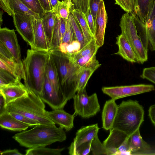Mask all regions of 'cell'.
Wrapping results in <instances>:
<instances>
[{
  "label": "cell",
  "mask_w": 155,
  "mask_h": 155,
  "mask_svg": "<svg viewBox=\"0 0 155 155\" xmlns=\"http://www.w3.org/2000/svg\"><path fill=\"white\" fill-rule=\"evenodd\" d=\"M100 47L97 45L94 37L84 46L74 54L70 59L72 61L98 50Z\"/></svg>",
  "instance_id": "cell-30"
},
{
  "label": "cell",
  "mask_w": 155,
  "mask_h": 155,
  "mask_svg": "<svg viewBox=\"0 0 155 155\" xmlns=\"http://www.w3.org/2000/svg\"><path fill=\"white\" fill-rule=\"evenodd\" d=\"M34 42L31 49L49 52L51 49V45L44 30L41 20L32 17Z\"/></svg>",
  "instance_id": "cell-12"
},
{
  "label": "cell",
  "mask_w": 155,
  "mask_h": 155,
  "mask_svg": "<svg viewBox=\"0 0 155 155\" xmlns=\"http://www.w3.org/2000/svg\"><path fill=\"white\" fill-rule=\"evenodd\" d=\"M0 55L8 59L15 60L13 56L10 51L0 42Z\"/></svg>",
  "instance_id": "cell-47"
},
{
  "label": "cell",
  "mask_w": 155,
  "mask_h": 155,
  "mask_svg": "<svg viewBox=\"0 0 155 155\" xmlns=\"http://www.w3.org/2000/svg\"><path fill=\"white\" fill-rule=\"evenodd\" d=\"M39 97L53 110L64 109L68 101L61 94L54 88L48 79L46 73L42 91Z\"/></svg>",
  "instance_id": "cell-10"
},
{
  "label": "cell",
  "mask_w": 155,
  "mask_h": 155,
  "mask_svg": "<svg viewBox=\"0 0 155 155\" xmlns=\"http://www.w3.org/2000/svg\"><path fill=\"white\" fill-rule=\"evenodd\" d=\"M6 112L5 99L3 95L0 92V115Z\"/></svg>",
  "instance_id": "cell-49"
},
{
  "label": "cell",
  "mask_w": 155,
  "mask_h": 155,
  "mask_svg": "<svg viewBox=\"0 0 155 155\" xmlns=\"http://www.w3.org/2000/svg\"><path fill=\"white\" fill-rule=\"evenodd\" d=\"M68 19L75 36L80 44L81 49L86 45L81 30L78 22L71 12L69 15Z\"/></svg>",
  "instance_id": "cell-33"
},
{
  "label": "cell",
  "mask_w": 155,
  "mask_h": 155,
  "mask_svg": "<svg viewBox=\"0 0 155 155\" xmlns=\"http://www.w3.org/2000/svg\"><path fill=\"white\" fill-rule=\"evenodd\" d=\"M134 20L137 32L142 42L143 46L148 52L149 49L146 25L145 22L141 21L135 13L133 12Z\"/></svg>",
  "instance_id": "cell-31"
},
{
  "label": "cell",
  "mask_w": 155,
  "mask_h": 155,
  "mask_svg": "<svg viewBox=\"0 0 155 155\" xmlns=\"http://www.w3.org/2000/svg\"><path fill=\"white\" fill-rule=\"evenodd\" d=\"M64 148L53 149L40 147L28 148L25 150L26 155H60Z\"/></svg>",
  "instance_id": "cell-29"
},
{
  "label": "cell",
  "mask_w": 155,
  "mask_h": 155,
  "mask_svg": "<svg viewBox=\"0 0 155 155\" xmlns=\"http://www.w3.org/2000/svg\"><path fill=\"white\" fill-rule=\"evenodd\" d=\"M154 0H135V9L134 12L139 19L145 22L149 15Z\"/></svg>",
  "instance_id": "cell-23"
},
{
  "label": "cell",
  "mask_w": 155,
  "mask_h": 155,
  "mask_svg": "<svg viewBox=\"0 0 155 155\" xmlns=\"http://www.w3.org/2000/svg\"><path fill=\"white\" fill-rule=\"evenodd\" d=\"M47 116L55 124L64 128L66 131L71 130L74 126V121L75 113L70 114L65 111L63 109L46 111Z\"/></svg>",
  "instance_id": "cell-16"
},
{
  "label": "cell",
  "mask_w": 155,
  "mask_h": 155,
  "mask_svg": "<svg viewBox=\"0 0 155 155\" xmlns=\"http://www.w3.org/2000/svg\"><path fill=\"white\" fill-rule=\"evenodd\" d=\"M91 141L85 143L75 147H69V154L71 155H87L91 150Z\"/></svg>",
  "instance_id": "cell-37"
},
{
  "label": "cell",
  "mask_w": 155,
  "mask_h": 155,
  "mask_svg": "<svg viewBox=\"0 0 155 155\" xmlns=\"http://www.w3.org/2000/svg\"><path fill=\"white\" fill-rule=\"evenodd\" d=\"M28 91L27 94L8 104L7 112L21 114L41 124H55L47 116L45 105L40 97L32 91Z\"/></svg>",
  "instance_id": "cell-4"
},
{
  "label": "cell",
  "mask_w": 155,
  "mask_h": 155,
  "mask_svg": "<svg viewBox=\"0 0 155 155\" xmlns=\"http://www.w3.org/2000/svg\"><path fill=\"white\" fill-rule=\"evenodd\" d=\"M71 12L78 22L82 32L86 44H88L94 37L91 34L85 16L81 11L72 8Z\"/></svg>",
  "instance_id": "cell-24"
},
{
  "label": "cell",
  "mask_w": 155,
  "mask_h": 155,
  "mask_svg": "<svg viewBox=\"0 0 155 155\" xmlns=\"http://www.w3.org/2000/svg\"><path fill=\"white\" fill-rule=\"evenodd\" d=\"M120 26L121 34L130 44L137 57V62L143 64L148 60V52L144 48L135 25L133 12L122 15Z\"/></svg>",
  "instance_id": "cell-6"
},
{
  "label": "cell",
  "mask_w": 155,
  "mask_h": 155,
  "mask_svg": "<svg viewBox=\"0 0 155 155\" xmlns=\"http://www.w3.org/2000/svg\"><path fill=\"white\" fill-rule=\"evenodd\" d=\"M0 7L9 15L12 16L14 12L10 6L8 0H0Z\"/></svg>",
  "instance_id": "cell-46"
},
{
  "label": "cell",
  "mask_w": 155,
  "mask_h": 155,
  "mask_svg": "<svg viewBox=\"0 0 155 155\" xmlns=\"http://www.w3.org/2000/svg\"><path fill=\"white\" fill-rule=\"evenodd\" d=\"M2 15L3 12L2 10H1L0 12V28H1V26L2 24L3 19H2Z\"/></svg>",
  "instance_id": "cell-55"
},
{
  "label": "cell",
  "mask_w": 155,
  "mask_h": 155,
  "mask_svg": "<svg viewBox=\"0 0 155 155\" xmlns=\"http://www.w3.org/2000/svg\"><path fill=\"white\" fill-rule=\"evenodd\" d=\"M102 0H89V7L94 20L95 23L96 16Z\"/></svg>",
  "instance_id": "cell-44"
},
{
  "label": "cell",
  "mask_w": 155,
  "mask_h": 155,
  "mask_svg": "<svg viewBox=\"0 0 155 155\" xmlns=\"http://www.w3.org/2000/svg\"><path fill=\"white\" fill-rule=\"evenodd\" d=\"M0 127L14 131H21L27 129L29 126L17 119L6 112L0 115Z\"/></svg>",
  "instance_id": "cell-21"
},
{
  "label": "cell",
  "mask_w": 155,
  "mask_h": 155,
  "mask_svg": "<svg viewBox=\"0 0 155 155\" xmlns=\"http://www.w3.org/2000/svg\"><path fill=\"white\" fill-rule=\"evenodd\" d=\"M148 115L151 122L155 126V104L151 105L149 107Z\"/></svg>",
  "instance_id": "cell-52"
},
{
  "label": "cell",
  "mask_w": 155,
  "mask_h": 155,
  "mask_svg": "<svg viewBox=\"0 0 155 155\" xmlns=\"http://www.w3.org/2000/svg\"><path fill=\"white\" fill-rule=\"evenodd\" d=\"M0 87H1L16 83L21 80L17 79L8 72L0 68Z\"/></svg>",
  "instance_id": "cell-40"
},
{
  "label": "cell",
  "mask_w": 155,
  "mask_h": 155,
  "mask_svg": "<svg viewBox=\"0 0 155 155\" xmlns=\"http://www.w3.org/2000/svg\"><path fill=\"white\" fill-rule=\"evenodd\" d=\"M0 42L10 51L15 61L21 64V50L17 37L14 29L0 28Z\"/></svg>",
  "instance_id": "cell-11"
},
{
  "label": "cell",
  "mask_w": 155,
  "mask_h": 155,
  "mask_svg": "<svg viewBox=\"0 0 155 155\" xmlns=\"http://www.w3.org/2000/svg\"><path fill=\"white\" fill-rule=\"evenodd\" d=\"M126 9V12H134L135 9V0H124Z\"/></svg>",
  "instance_id": "cell-48"
},
{
  "label": "cell",
  "mask_w": 155,
  "mask_h": 155,
  "mask_svg": "<svg viewBox=\"0 0 155 155\" xmlns=\"http://www.w3.org/2000/svg\"><path fill=\"white\" fill-rule=\"evenodd\" d=\"M98 50H95L90 54L72 61L75 64L81 68H84L90 65L97 60L96 55Z\"/></svg>",
  "instance_id": "cell-36"
},
{
  "label": "cell",
  "mask_w": 155,
  "mask_h": 155,
  "mask_svg": "<svg viewBox=\"0 0 155 155\" xmlns=\"http://www.w3.org/2000/svg\"><path fill=\"white\" fill-rule=\"evenodd\" d=\"M2 155H22L18 149H8L4 150L0 152Z\"/></svg>",
  "instance_id": "cell-51"
},
{
  "label": "cell",
  "mask_w": 155,
  "mask_h": 155,
  "mask_svg": "<svg viewBox=\"0 0 155 155\" xmlns=\"http://www.w3.org/2000/svg\"><path fill=\"white\" fill-rule=\"evenodd\" d=\"M12 138L21 146L31 148L62 142L67 137L62 127H57L55 124H51L36 125L30 130L15 134Z\"/></svg>",
  "instance_id": "cell-1"
},
{
  "label": "cell",
  "mask_w": 155,
  "mask_h": 155,
  "mask_svg": "<svg viewBox=\"0 0 155 155\" xmlns=\"http://www.w3.org/2000/svg\"><path fill=\"white\" fill-rule=\"evenodd\" d=\"M45 73L48 79L54 88L58 92L61 94L60 90L57 68L50 54L46 67Z\"/></svg>",
  "instance_id": "cell-28"
},
{
  "label": "cell",
  "mask_w": 155,
  "mask_h": 155,
  "mask_svg": "<svg viewBox=\"0 0 155 155\" xmlns=\"http://www.w3.org/2000/svg\"><path fill=\"white\" fill-rule=\"evenodd\" d=\"M57 14L53 10L46 12L41 19L42 26L47 38L50 44Z\"/></svg>",
  "instance_id": "cell-27"
},
{
  "label": "cell",
  "mask_w": 155,
  "mask_h": 155,
  "mask_svg": "<svg viewBox=\"0 0 155 155\" xmlns=\"http://www.w3.org/2000/svg\"><path fill=\"white\" fill-rule=\"evenodd\" d=\"M99 128L97 124L82 127L78 130L69 147H75L91 141L97 135Z\"/></svg>",
  "instance_id": "cell-17"
},
{
  "label": "cell",
  "mask_w": 155,
  "mask_h": 155,
  "mask_svg": "<svg viewBox=\"0 0 155 155\" xmlns=\"http://www.w3.org/2000/svg\"><path fill=\"white\" fill-rule=\"evenodd\" d=\"M128 136L117 129H110L108 136L103 143L106 150L107 155H116L118 149Z\"/></svg>",
  "instance_id": "cell-14"
},
{
  "label": "cell",
  "mask_w": 155,
  "mask_h": 155,
  "mask_svg": "<svg viewBox=\"0 0 155 155\" xmlns=\"http://www.w3.org/2000/svg\"><path fill=\"white\" fill-rule=\"evenodd\" d=\"M91 150L94 155H107L106 149L97 135L91 142Z\"/></svg>",
  "instance_id": "cell-38"
},
{
  "label": "cell",
  "mask_w": 155,
  "mask_h": 155,
  "mask_svg": "<svg viewBox=\"0 0 155 155\" xmlns=\"http://www.w3.org/2000/svg\"><path fill=\"white\" fill-rule=\"evenodd\" d=\"M49 52L57 68L60 92L68 101L76 94L79 74L84 68L75 64L58 50H50Z\"/></svg>",
  "instance_id": "cell-3"
},
{
  "label": "cell",
  "mask_w": 155,
  "mask_h": 155,
  "mask_svg": "<svg viewBox=\"0 0 155 155\" xmlns=\"http://www.w3.org/2000/svg\"><path fill=\"white\" fill-rule=\"evenodd\" d=\"M115 100L111 99L105 102L102 113V127L106 130L112 128L117 115L118 106Z\"/></svg>",
  "instance_id": "cell-18"
},
{
  "label": "cell",
  "mask_w": 155,
  "mask_h": 155,
  "mask_svg": "<svg viewBox=\"0 0 155 155\" xmlns=\"http://www.w3.org/2000/svg\"><path fill=\"white\" fill-rule=\"evenodd\" d=\"M74 113L83 118H89L96 115L100 110L96 93L88 96L86 87L77 91L73 98Z\"/></svg>",
  "instance_id": "cell-7"
},
{
  "label": "cell",
  "mask_w": 155,
  "mask_h": 155,
  "mask_svg": "<svg viewBox=\"0 0 155 155\" xmlns=\"http://www.w3.org/2000/svg\"><path fill=\"white\" fill-rule=\"evenodd\" d=\"M118 106L112 128L117 129L130 136L139 129L143 121V107L138 101L131 100L123 101Z\"/></svg>",
  "instance_id": "cell-5"
},
{
  "label": "cell",
  "mask_w": 155,
  "mask_h": 155,
  "mask_svg": "<svg viewBox=\"0 0 155 155\" xmlns=\"http://www.w3.org/2000/svg\"><path fill=\"white\" fill-rule=\"evenodd\" d=\"M28 92V89L21 81L0 87V92L5 98L6 105L27 94Z\"/></svg>",
  "instance_id": "cell-15"
},
{
  "label": "cell",
  "mask_w": 155,
  "mask_h": 155,
  "mask_svg": "<svg viewBox=\"0 0 155 155\" xmlns=\"http://www.w3.org/2000/svg\"><path fill=\"white\" fill-rule=\"evenodd\" d=\"M84 15L91 32L94 37L95 31V23L90 8Z\"/></svg>",
  "instance_id": "cell-45"
},
{
  "label": "cell",
  "mask_w": 155,
  "mask_h": 155,
  "mask_svg": "<svg viewBox=\"0 0 155 155\" xmlns=\"http://www.w3.org/2000/svg\"><path fill=\"white\" fill-rule=\"evenodd\" d=\"M128 140L131 155L140 154L150 150V145L142 139L139 129L130 136Z\"/></svg>",
  "instance_id": "cell-22"
},
{
  "label": "cell",
  "mask_w": 155,
  "mask_h": 155,
  "mask_svg": "<svg viewBox=\"0 0 155 155\" xmlns=\"http://www.w3.org/2000/svg\"><path fill=\"white\" fill-rule=\"evenodd\" d=\"M107 18L105 4L103 0H102L96 16L94 36L96 43L100 47L102 46L104 44Z\"/></svg>",
  "instance_id": "cell-13"
},
{
  "label": "cell",
  "mask_w": 155,
  "mask_h": 155,
  "mask_svg": "<svg viewBox=\"0 0 155 155\" xmlns=\"http://www.w3.org/2000/svg\"><path fill=\"white\" fill-rule=\"evenodd\" d=\"M154 86L151 84H140L128 86L103 87V93L115 100L124 97L153 91Z\"/></svg>",
  "instance_id": "cell-8"
},
{
  "label": "cell",
  "mask_w": 155,
  "mask_h": 155,
  "mask_svg": "<svg viewBox=\"0 0 155 155\" xmlns=\"http://www.w3.org/2000/svg\"><path fill=\"white\" fill-rule=\"evenodd\" d=\"M116 44L118 46V50L115 54L120 55L130 62H137V57L133 49L122 34L116 37Z\"/></svg>",
  "instance_id": "cell-20"
},
{
  "label": "cell",
  "mask_w": 155,
  "mask_h": 155,
  "mask_svg": "<svg viewBox=\"0 0 155 155\" xmlns=\"http://www.w3.org/2000/svg\"><path fill=\"white\" fill-rule=\"evenodd\" d=\"M149 43V49L155 51V0L148 18L145 22Z\"/></svg>",
  "instance_id": "cell-25"
},
{
  "label": "cell",
  "mask_w": 155,
  "mask_h": 155,
  "mask_svg": "<svg viewBox=\"0 0 155 155\" xmlns=\"http://www.w3.org/2000/svg\"><path fill=\"white\" fill-rule=\"evenodd\" d=\"M140 77L155 84V67H152L144 68Z\"/></svg>",
  "instance_id": "cell-42"
},
{
  "label": "cell",
  "mask_w": 155,
  "mask_h": 155,
  "mask_svg": "<svg viewBox=\"0 0 155 155\" xmlns=\"http://www.w3.org/2000/svg\"><path fill=\"white\" fill-rule=\"evenodd\" d=\"M52 10L54 9L59 3V0H49Z\"/></svg>",
  "instance_id": "cell-54"
},
{
  "label": "cell",
  "mask_w": 155,
  "mask_h": 155,
  "mask_svg": "<svg viewBox=\"0 0 155 155\" xmlns=\"http://www.w3.org/2000/svg\"><path fill=\"white\" fill-rule=\"evenodd\" d=\"M61 1H66V0H61Z\"/></svg>",
  "instance_id": "cell-56"
},
{
  "label": "cell",
  "mask_w": 155,
  "mask_h": 155,
  "mask_svg": "<svg viewBox=\"0 0 155 155\" xmlns=\"http://www.w3.org/2000/svg\"><path fill=\"white\" fill-rule=\"evenodd\" d=\"M12 16L16 31L32 48L34 42L32 22L33 16L17 11H14Z\"/></svg>",
  "instance_id": "cell-9"
},
{
  "label": "cell",
  "mask_w": 155,
  "mask_h": 155,
  "mask_svg": "<svg viewBox=\"0 0 155 155\" xmlns=\"http://www.w3.org/2000/svg\"><path fill=\"white\" fill-rule=\"evenodd\" d=\"M76 8L85 14L90 8L89 0H72Z\"/></svg>",
  "instance_id": "cell-43"
},
{
  "label": "cell",
  "mask_w": 155,
  "mask_h": 155,
  "mask_svg": "<svg viewBox=\"0 0 155 155\" xmlns=\"http://www.w3.org/2000/svg\"><path fill=\"white\" fill-rule=\"evenodd\" d=\"M39 1L42 7L46 12L52 10L49 0H39Z\"/></svg>",
  "instance_id": "cell-50"
},
{
  "label": "cell",
  "mask_w": 155,
  "mask_h": 155,
  "mask_svg": "<svg viewBox=\"0 0 155 155\" xmlns=\"http://www.w3.org/2000/svg\"><path fill=\"white\" fill-rule=\"evenodd\" d=\"M101 65L98 60L92 64L84 68L80 71L78 83L77 91L86 87L90 78Z\"/></svg>",
  "instance_id": "cell-26"
},
{
  "label": "cell",
  "mask_w": 155,
  "mask_h": 155,
  "mask_svg": "<svg viewBox=\"0 0 155 155\" xmlns=\"http://www.w3.org/2000/svg\"><path fill=\"white\" fill-rule=\"evenodd\" d=\"M8 1L13 12L14 11L20 12L31 15L37 18L40 19L38 15L28 8L21 0H8Z\"/></svg>",
  "instance_id": "cell-34"
},
{
  "label": "cell",
  "mask_w": 155,
  "mask_h": 155,
  "mask_svg": "<svg viewBox=\"0 0 155 155\" xmlns=\"http://www.w3.org/2000/svg\"><path fill=\"white\" fill-rule=\"evenodd\" d=\"M50 55L49 52L28 49L22 61L25 74V85L39 96L42 93L45 68Z\"/></svg>",
  "instance_id": "cell-2"
},
{
  "label": "cell",
  "mask_w": 155,
  "mask_h": 155,
  "mask_svg": "<svg viewBox=\"0 0 155 155\" xmlns=\"http://www.w3.org/2000/svg\"><path fill=\"white\" fill-rule=\"evenodd\" d=\"M74 5L72 0L60 1L58 5L53 10L57 15L62 18L68 19L69 15Z\"/></svg>",
  "instance_id": "cell-32"
},
{
  "label": "cell",
  "mask_w": 155,
  "mask_h": 155,
  "mask_svg": "<svg viewBox=\"0 0 155 155\" xmlns=\"http://www.w3.org/2000/svg\"><path fill=\"white\" fill-rule=\"evenodd\" d=\"M114 0L115 1V4L119 5L122 9L125 12H126V8L124 0Z\"/></svg>",
  "instance_id": "cell-53"
},
{
  "label": "cell",
  "mask_w": 155,
  "mask_h": 155,
  "mask_svg": "<svg viewBox=\"0 0 155 155\" xmlns=\"http://www.w3.org/2000/svg\"><path fill=\"white\" fill-rule=\"evenodd\" d=\"M67 20L57 15L53 30L50 50L58 49L61 44L66 31Z\"/></svg>",
  "instance_id": "cell-19"
},
{
  "label": "cell",
  "mask_w": 155,
  "mask_h": 155,
  "mask_svg": "<svg viewBox=\"0 0 155 155\" xmlns=\"http://www.w3.org/2000/svg\"><path fill=\"white\" fill-rule=\"evenodd\" d=\"M20 121L32 127L41 124L39 122L21 114L13 112H8Z\"/></svg>",
  "instance_id": "cell-41"
},
{
  "label": "cell",
  "mask_w": 155,
  "mask_h": 155,
  "mask_svg": "<svg viewBox=\"0 0 155 155\" xmlns=\"http://www.w3.org/2000/svg\"><path fill=\"white\" fill-rule=\"evenodd\" d=\"M77 40L75 36L70 21L68 19L67 21L66 31L61 43L64 44L67 47L69 45L73 44Z\"/></svg>",
  "instance_id": "cell-39"
},
{
  "label": "cell",
  "mask_w": 155,
  "mask_h": 155,
  "mask_svg": "<svg viewBox=\"0 0 155 155\" xmlns=\"http://www.w3.org/2000/svg\"><path fill=\"white\" fill-rule=\"evenodd\" d=\"M31 11L37 14L41 19L46 12L42 7L39 0H21Z\"/></svg>",
  "instance_id": "cell-35"
}]
</instances>
